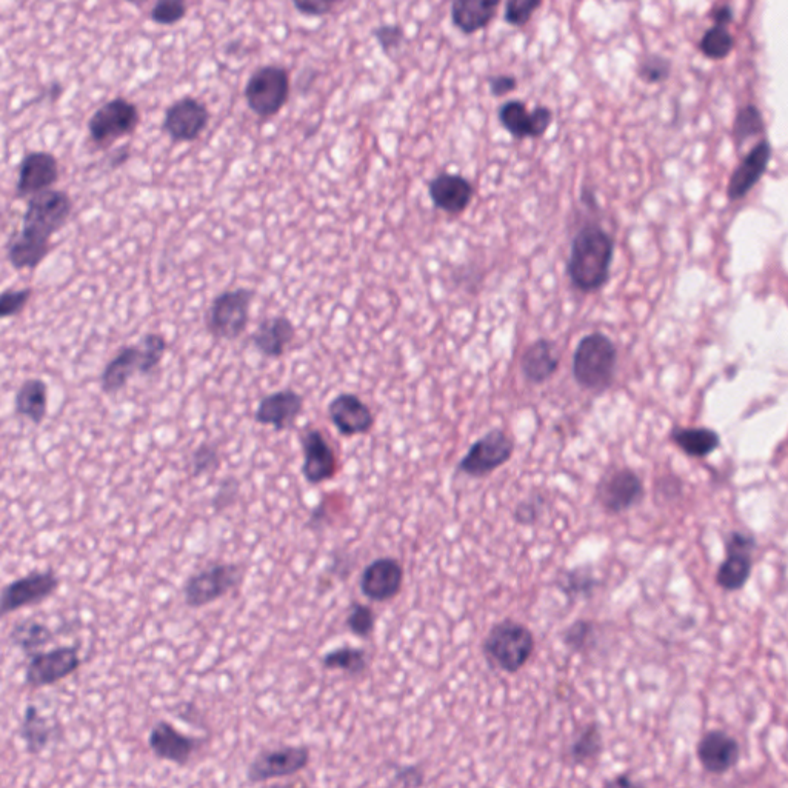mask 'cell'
<instances>
[{
    "label": "cell",
    "mask_w": 788,
    "mask_h": 788,
    "mask_svg": "<svg viewBox=\"0 0 788 788\" xmlns=\"http://www.w3.org/2000/svg\"><path fill=\"white\" fill-rule=\"evenodd\" d=\"M515 444L502 430H491L471 445L459 470L471 478H484L510 461Z\"/></svg>",
    "instance_id": "12"
},
{
    "label": "cell",
    "mask_w": 788,
    "mask_h": 788,
    "mask_svg": "<svg viewBox=\"0 0 788 788\" xmlns=\"http://www.w3.org/2000/svg\"><path fill=\"white\" fill-rule=\"evenodd\" d=\"M402 579L404 570L398 561L391 558L376 559L362 573V595L374 602L388 601L401 591Z\"/></svg>",
    "instance_id": "19"
},
{
    "label": "cell",
    "mask_w": 788,
    "mask_h": 788,
    "mask_svg": "<svg viewBox=\"0 0 788 788\" xmlns=\"http://www.w3.org/2000/svg\"><path fill=\"white\" fill-rule=\"evenodd\" d=\"M484 648L488 658L501 670L516 673L535 652V638L525 625L504 621L488 633Z\"/></svg>",
    "instance_id": "5"
},
{
    "label": "cell",
    "mask_w": 788,
    "mask_h": 788,
    "mask_svg": "<svg viewBox=\"0 0 788 788\" xmlns=\"http://www.w3.org/2000/svg\"><path fill=\"white\" fill-rule=\"evenodd\" d=\"M541 4L542 0H507L505 22L511 27H525Z\"/></svg>",
    "instance_id": "41"
},
{
    "label": "cell",
    "mask_w": 788,
    "mask_h": 788,
    "mask_svg": "<svg viewBox=\"0 0 788 788\" xmlns=\"http://www.w3.org/2000/svg\"><path fill=\"white\" fill-rule=\"evenodd\" d=\"M475 188L458 174H439L430 182L431 202L448 214H461L473 201Z\"/></svg>",
    "instance_id": "23"
},
{
    "label": "cell",
    "mask_w": 788,
    "mask_h": 788,
    "mask_svg": "<svg viewBox=\"0 0 788 788\" xmlns=\"http://www.w3.org/2000/svg\"><path fill=\"white\" fill-rule=\"evenodd\" d=\"M618 351L602 333L587 334L573 354V378L579 387L593 393L607 390L615 376Z\"/></svg>",
    "instance_id": "2"
},
{
    "label": "cell",
    "mask_w": 788,
    "mask_h": 788,
    "mask_svg": "<svg viewBox=\"0 0 788 788\" xmlns=\"http://www.w3.org/2000/svg\"><path fill=\"white\" fill-rule=\"evenodd\" d=\"M187 11V0H156L150 17L154 24L171 27L184 21Z\"/></svg>",
    "instance_id": "39"
},
{
    "label": "cell",
    "mask_w": 788,
    "mask_h": 788,
    "mask_svg": "<svg viewBox=\"0 0 788 788\" xmlns=\"http://www.w3.org/2000/svg\"><path fill=\"white\" fill-rule=\"evenodd\" d=\"M301 442L304 451L302 475L305 481L311 485H319L333 479L338 471V461L321 431L310 428L302 435Z\"/></svg>",
    "instance_id": "16"
},
{
    "label": "cell",
    "mask_w": 788,
    "mask_h": 788,
    "mask_svg": "<svg viewBox=\"0 0 788 788\" xmlns=\"http://www.w3.org/2000/svg\"><path fill=\"white\" fill-rule=\"evenodd\" d=\"M204 742L205 739L184 735L167 721L156 722L148 735V745L154 756L179 767L187 765Z\"/></svg>",
    "instance_id": "14"
},
{
    "label": "cell",
    "mask_w": 788,
    "mask_h": 788,
    "mask_svg": "<svg viewBox=\"0 0 788 788\" xmlns=\"http://www.w3.org/2000/svg\"><path fill=\"white\" fill-rule=\"evenodd\" d=\"M328 416L342 436L364 435L374 424L370 408L351 393L336 396L328 405Z\"/></svg>",
    "instance_id": "20"
},
{
    "label": "cell",
    "mask_w": 788,
    "mask_h": 788,
    "mask_svg": "<svg viewBox=\"0 0 788 788\" xmlns=\"http://www.w3.org/2000/svg\"><path fill=\"white\" fill-rule=\"evenodd\" d=\"M128 159H130V147H128V145H125V147H119L117 150H114L113 153H111L110 167H122V165H124Z\"/></svg>",
    "instance_id": "51"
},
{
    "label": "cell",
    "mask_w": 788,
    "mask_h": 788,
    "mask_svg": "<svg viewBox=\"0 0 788 788\" xmlns=\"http://www.w3.org/2000/svg\"><path fill=\"white\" fill-rule=\"evenodd\" d=\"M322 665L327 670H342L348 675L358 676L367 667V656L361 648L341 647L328 652L322 658Z\"/></svg>",
    "instance_id": "35"
},
{
    "label": "cell",
    "mask_w": 788,
    "mask_h": 788,
    "mask_svg": "<svg viewBox=\"0 0 788 788\" xmlns=\"http://www.w3.org/2000/svg\"><path fill=\"white\" fill-rule=\"evenodd\" d=\"M14 408L17 415L41 425L47 418L48 385L42 379H27L17 390Z\"/></svg>",
    "instance_id": "30"
},
{
    "label": "cell",
    "mask_w": 788,
    "mask_h": 788,
    "mask_svg": "<svg viewBox=\"0 0 788 788\" xmlns=\"http://www.w3.org/2000/svg\"><path fill=\"white\" fill-rule=\"evenodd\" d=\"M256 298L251 288L222 291L207 311V330L214 339L234 341L241 338L250 322V310Z\"/></svg>",
    "instance_id": "4"
},
{
    "label": "cell",
    "mask_w": 788,
    "mask_h": 788,
    "mask_svg": "<svg viewBox=\"0 0 788 788\" xmlns=\"http://www.w3.org/2000/svg\"><path fill=\"white\" fill-rule=\"evenodd\" d=\"M127 4L133 5V7H144L147 4L148 0H125Z\"/></svg>",
    "instance_id": "53"
},
{
    "label": "cell",
    "mask_w": 788,
    "mask_h": 788,
    "mask_svg": "<svg viewBox=\"0 0 788 788\" xmlns=\"http://www.w3.org/2000/svg\"><path fill=\"white\" fill-rule=\"evenodd\" d=\"M672 438L682 451L695 458L710 455L719 445V436L708 428H679L673 431Z\"/></svg>",
    "instance_id": "33"
},
{
    "label": "cell",
    "mask_w": 788,
    "mask_h": 788,
    "mask_svg": "<svg viewBox=\"0 0 788 788\" xmlns=\"http://www.w3.org/2000/svg\"><path fill=\"white\" fill-rule=\"evenodd\" d=\"M755 541L742 533H733L727 542L728 558L718 571V582L725 590H738L747 582L752 570Z\"/></svg>",
    "instance_id": "22"
},
{
    "label": "cell",
    "mask_w": 788,
    "mask_h": 788,
    "mask_svg": "<svg viewBox=\"0 0 788 788\" xmlns=\"http://www.w3.org/2000/svg\"><path fill=\"white\" fill-rule=\"evenodd\" d=\"M61 581L53 570L34 571L24 578L16 579L5 585L0 596V615L41 604L56 593Z\"/></svg>",
    "instance_id": "10"
},
{
    "label": "cell",
    "mask_w": 788,
    "mask_h": 788,
    "mask_svg": "<svg viewBox=\"0 0 788 788\" xmlns=\"http://www.w3.org/2000/svg\"><path fill=\"white\" fill-rule=\"evenodd\" d=\"M338 0H293V5L304 16L322 17L333 11Z\"/></svg>",
    "instance_id": "48"
},
{
    "label": "cell",
    "mask_w": 788,
    "mask_h": 788,
    "mask_svg": "<svg viewBox=\"0 0 788 788\" xmlns=\"http://www.w3.org/2000/svg\"><path fill=\"white\" fill-rule=\"evenodd\" d=\"M81 664L82 659L77 645L57 647L45 653H34L25 668V684L31 688L56 684L73 675Z\"/></svg>",
    "instance_id": "11"
},
{
    "label": "cell",
    "mask_w": 788,
    "mask_h": 788,
    "mask_svg": "<svg viewBox=\"0 0 788 788\" xmlns=\"http://www.w3.org/2000/svg\"><path fill=\"white\" fill-rule=\"evenodd\" d=\"M713 17H715L716 25H725L727 27L733 19L732 10L727 5H722V7L713 11Z\"/></svg>",
    "instance_id": "52"
},
{
    "label": "cell",
    "mask_w": 788,
    "mask_h": 788,
    "mask_svg": "<svg viewBox=\"0 0 788 788\" xmlns=\"http://www.w3.org/2000/svg\"><path fill=\"white\" fill-rule=\"evenodd\" d=\"M54 635L50 628L41 622L21 621L14 625L13 630L10 632L11 644L19 648L25 655L33 656L34 653L39 652L42 647L50 644L53 641Z\"/></svg>",
    "instance_id": "32"
},
{
    "label": "cell",
    "mask_w": 788,
    "mask_h": 788,
    "mask_svg": "<svg viewBox=\"0 0 788 788\" xmlns=\"http://www.w3.org/2000/svg\"><path fill=\"white\" fill-rule=\"evenodd\" d=\"M54 732H56V727L51 725L50 719L42 716L41 710L36 705H27L24 719H22L21 732H19L22 741H24L25 750L30 755H41L53 741Z\"/></svg>",
    "instance_id": "31"
},
{
    "label": "cell",
    "mask_w": 788,
    "mask_h": 788,
    "mask_svg": "<svg viewBox=\"0 0 788 788\" xmlns=\"http://www.w3.org/2000/svg\"><path fill=\"white\" fill-rule=\"evenodd\" d=\"M488 82H490L491 94L496 97L505 96V94L515 91L516 87H518V81H516V77L505 76V74H501V76L490 77V81Z\"/></svg>",
    "instance_id": "50"
},
{
    "label": "cell",
    "mask_w": 788,
    "mask_h": 788,
    "mask_svg": "<svg viewBox=\"0 0 788 788\" xmlns=\"http://www.w3.org/2000/svg\"><path fill=\"white\" fill-rule=\"evenodd\" d=\"M304 410V398L298 391L279 390L267 394L259 402L254 421L261 425H270L276 431L290 430L294 422Z\"/></svg>",
    "instance_id": "17"
},
{
    "label": "cell",
    "mask_w": 788,
    "mask_h": 788,
    "mask_svg": "<svg viewBox=\"0 0 788 788\" xmlns=\"http://www.w3.org/2000/svg\"><path fill=\"white\" fill-rule=\"evenodd\" d=\"M239 493H241V482L234 476H227V478L222 479L218 490L214 493L213 499H211V507L216 511L227 510L231 505H234V502L238 501Z\"/></svg>",
    "instance_id": "45"
},
{
    "label": "cell",
    "mask_w": 788,
    "mask_h": 788,
    "mask_svg": "<svg viewBox=\"0 0 788 788\" xmlns=\"http://www.w3.org/2000/svg\"><path fill=\"white\" fill-rule=\"evenodd\" d=\"M733 45H735V42H733L732 34L728 33L727 27L725 25H715L702 37L701 50L710 59L721 61V59H725L730 54V51L733 50Z\"/></svg>",
    "instance_id": "36"
},
{
    "label": "cell",
    "mask_w": 788,
    "mask_h": 788,
    "mask_svg": "<svg viewBox=\"0 0 788 788\" xmlns=\"http://www.w3.org/2000/svg\"><path fill=\"white\" fill-rule=\"evenodd\" d=\"M376 41L385 53L398 50L404 42V30L399 25H384L373 31Z\"/></svg>",
    "instance_id": "46"
},
{
    "label": "cell",
    "mask_w": 788,
    "mask_h": 788,
    "mask_svg": "<svg viewBox=\"0 0 788 788\" xmlns=\"http://www.w3.org/2000/svg\"><path fill=\"white\" fill-rule=\"evenodd\" d=\"M615 242L599 225H585L571 244L567 271L571 284L584 293L601 290L610 278Z\"/></svg>",
    "instance_id": "1"
},
{
    "label": "cell",
    "mask_w": 788,
    "mask_h": 788,
    "mask_svg": "<svg viewBox=\"0 0 788 788\" xmlns=\"http://www.w3.org/2000/svg\"><path fill=\"white\" fill-rule=\"evenodd\" d=\"M599 501L610 513H622L638 504L642 498V482L632 470H618L602 481Z\"/></svg>",
    "instance_id": "21"
},
{
    "label": "cell",
    "mask_w": 788,
    "mask_h": 788,
    "mask_svg": "<svg viewBox=\"0 0 788 788\" xmlns=\"http://www.w3.org/2000/svg\"><path fill=\"white\" fill-rule=\"evenodd\" d=\"M141 347H124L108 362L101 374V388L105 394H116L127 387L134 374L141 373Z\"/></svg>",
    "instance_id": "27"
},
{
    "label": "cell",
    "mask_w": 788,
    "mask_h": 788,
    "mask_svg": "<svg viewBox=\"0 0 788 788\" xmlns=\"http://www.w3.org/2000/svg\"><path fill=\"white\" fill-rule=\"evenodd\" d=\"M219 467H221V453H219L218 445L204 442V444L199 445L193 451V455H191V475L194 478L211 475Z\"/></svg>",
    "instance_id": "38"
},
{
    "label": "cell",
    "mask_w": 788,
    "mask_h": 788,
    "mask_svg": "<svg viewBox=\"0 0 788 788\" xmlns=\"http://www.w3.org/2000/svg\"><path fill=\"white\" fill-rule=\"evenodd\" d=\"M499 121L515 139L541 137L550 128L553 113L547 107L535 108L530 113L524 102L510 101L499 108Z\"/></svg>",
    "instance_id": "18"
},
{
    "label": "cell",
    "mask_w": 788,
    "mask_h": 788,
    "mask_svg": "<svg viewBox=\"0 0 788 788\" xmlns=\"http://www.w3.org/2000/svg\"><path fill=\"white\" fill-rule=\"evenodd\" d=\"M668 74V64L662 57L652 56L642 62L639 76L648 84H658L664 81Z\"/></svg>",
    "instance_id": "47"
},
{
    "label": "cell",
    "mask_w": 788,
    "mask_h": 788,
    "mask_svg": "<svg viewBox=\"0 0 788 788\" xmlns=\"http://www.w3.org/2000/svg\"><path fill=\"white\" fill-rule=\"evenodd\" d=\"M248 108L256 116H276L290 97V74L281 65H264L251 74L244 90Z\"/></svg>",
    "instance_id": "6"
},
{
    "label": "cell",
    "mask_w": 788,
    "mask_h": 788,
    "mask_svg": "<svg viewBox=\"0 0 788 788\" xmlns=\"http://www.w3.org/2000/svg\"><path fill=\"white\" fill-rule=\"evenodd\" d=\"M59 181V162L48 151H31L19 165L17 197H31L50 190Z\"/></svg>",
    "instance_id": "15"
},
{
    "label": "cell",
    "mask_w": 788,
    "mask_h": 788,
    "mask_svg": "<svg viewBox=\"0 0 788 788\" xmlns=\"http://www.w3.org/2000/svg\"><path fill=\"white\" fill-rule=\"evenodd\" d=\"M245 570L238 564L221 562L196 571L184 584V601L190 608L213 604L236 590L244 581Z\"/></svg>",
    "instance_id": "7"
},
{
    "label": "cell",
    "mask_w": 788,
    "mask_h": 788,
    "mask_svg": "<svg viewBox=\"0 0 788 788\" xmlns=\"http://www.w3.org/2000/svg\"><path fill=\"white\" fill-rule=\"evenodd\" d=\"M294 336L296 330L287 316H273L259 324L256 331L251 334V342L265 358L279 359L284 356L288 345L294 341Z\"/></svg>",
    "instance_id": "24"
},
{
    "label": "cell",
    "mask_w": 788,
    "mask_h": 788,
    "mask_svg": "<svg viewBox=\"0 0 788 788\" xmlns=\"http://www.w3.org/2000/svg\"><path fill=\"white\" fill-rule=\"evenodd\" d=\"M590 633V624L582 621L576 622V624L571 625L570 630L565 633V644H567L571 650H581V648L584 647L585 642H587Z\"/></svg>",
    "instance_id": "49"
},
{
    "label": "cell",
    "mask_w": 788,
    "mask_h": 788,
    "mask_svg": "<svg viewBox=\"0 0 788 788\" xmlns=\"http://www.w3.org/2000/svg\"><path fill=\"white\" fill-rule=\"evenodd\" d=\"M376 618L371 608L367 605L353 604L351 605L350 613H348L347 627L353 635L359 638H367L373 633Z\"/></svg>",
    "instance_id": "43"
},
{
    "label": "cell",
    "mask_w": 788,
    "mask_h": 788,
    "mask_svg": "<svg viewBox=\"0 0 788 788\" xmlns=\"http://www.w3.org/2000/svg\"><path fill=\"white\" fill-rule=\"evenodd\" d=\"M770 157H772V148L765 141L756 145L747 154V157L738 165L735 173L732 174V179H730V184H728L727 193L732 201L747 196L748 191L758 184L762 174L767 170Z\"/></svg>",
    "instance_id": "25"
},
{
    "label": "cell",
    "mask_w": 788,
    "mask_h": 788,
    "mask_svg": "<svg viewBox=\"0 0 788 788\" xmlns=\"http://www.w3.org/2000/svg\"><path fill=\"white\" fill-rule=\"evenodd\" d=\"M762 130H764V122L758 108L745 107L739 111L735 121V136L739 144L747 141L748 137L762 133Z\"/></svg>",
    "instance_id": "42"
},
{
    "label": "cell",
    "mask_w": 788,
    "mask_h": 788,
    "mask_svg": "<svg viewBox=\"0 0 788 788\" xmlns=\"http://www.w3.org/2000/svg\"><path fill=\"white\" fill-rule=\"evenodd\" d=\"M50 253V245H39L16 234L8 245V261L16 270H34Z\"/></svg>",
    "instance_id": "34"
},
{
    "label": "cell",
    "mask_w": 788,
    "mask_h": 788,
    "mask_svg": "<svg viewBox=\"0 0 788 788\" xmlns=\"http://www.w3.org/2000/svg\"><path fill=\"white\" fill-rule=\"evenodd\" d=\"M501 0H453L451 21L464 34L484 30L496 16Z\"/></svg>",
    "instance_id": "28"
},
{
    "label": "cell",
    "mask_w": 788,
    "mask_h": 788,
    "mask_svg": "<svg viewBox=\"0 0 788 788\" xmlns=\"http://www.w3.org/2000/svg\"><path fill=\"white\" fill-rule=\"evenodd\" d=\"M73 201L61 190H45L30 197L19 236L34 244L50 245V239L67 224Z\"/></svg>",
    "instance_id": "3"
},
{
    "label": "cell",
    "mask_w": 788,
    "mask_h": 788,
    "mask_svg": "<svg viewBox=\"0 0 788 788\" xmlns=\"http://www.w3.org/2000/svg\"><path fill=\"white\" fill-rule=\"evenodd\" d=\"M33 296V288L22 290H5L0 296V316L4 319L13 318L21 314Z\"/></svg>",
    "instance_id": "44"
},
{
    "label": "cell",
    "mask_w": 788,
    "mask_h": 788,
    "mask_svg": "<svg viewBox=\"0 0 788 788\" xmlns=\"http://www.w3.org/2000/svg\"><path fill=\"white\" fill-rule=\"evenodd\" d=\"M141 122L139 108L125 97H116L94 111L88 121L91 141L99 147H110L122 137L130 136Z\"/></svg>",
    "instance_id": "8"
},
{
    "label": "cell",
    "mask_w": 788,
    "mask_h": 788,
    "mask_svg": "<svg viewBox=\"0 0 788 788\" xmlns=\"http://www.w3.org/2000/svg\"><path fill=\"white\" fill-rule=\"evenodd\" d=\"M561 364L558 348L548 339H538L525 350L521 359L522 373L533 384H544Z\"/></svg>",
    "instance_id": "26"
},
{
    "label": "cell",
    "mask_w": 788,
    "mask_h": 788,
    "mask_svg": "<svg viewBox=\"0 0 788 788\" xmlns=\"http://www.w3.org/2000/svg\"><path fill=\"white\" fill-rule=\"evenodd\" d=\"M310 764V748L285 745L259 753L248 765L247 779L251 784L298 775Z\"/></svg>",
    "instance_id": "9"
},
{
    "label": "cell",
    "mask_w": 788,
    "mask_h": 788,
    "mask_svg": "<svg viewBox=\"0 0 788 788\" xmlns=\"http://www.w3.org/2000/svg\"><path fill=\"white\" fill-rule=\"evenodd\" d=\"M210 111L194 97H182L168 107L164 117L165 133L174 142H193L207 130Z\"/></svg>",
    "instance_id": "13"
},
{
    "label": "cell",
    "mask_w": 788,
    "mask_h": 788,
    "mask_svg": "<svg viewBox=\"0 0 788 788\" xmlns=\"http://www.w3.org/2000/svg\"><path fill=\"white\" fill-rule=\"evenodd\" d=\"M142 370L141 374H150L159 367L167 351V341L162 334H145L142 338Z\"/></svg>",
    "instance_id": "40"
},
{
    "label": "cell",
    "mask_w": 788,
    "mask_h": 788,
    "mask_svg": "<svg viewBox=\"0 0 788 788\" xmlns=\"http://www.w3.org/2000/svg\"><path fill=\"white\" fill-rule=\"evenodd\" d=\"M739 758V747L735 739L722 732L708 733L699 744V759L708 772H727Z\"/></svg>",
    "instance_id": "29"
},
{
    "label": "cell",
    "mask_w": 788,
    "mask_h": 788,
    "mask_svg": "<svg viewBox=\"0 0 788 788\" xmlns=\"http://www.w3.org/2000/svg\"><path fill=\"white\" fill-rule=\"evenodd\" d=\"M601 748L602 738L599 728L596 725H588L581 736L571 745V756L575 759L576 764H584V762L595 759L601 753Z\"/></svg>",
    "instance_id": "37"
}]
</instances>
